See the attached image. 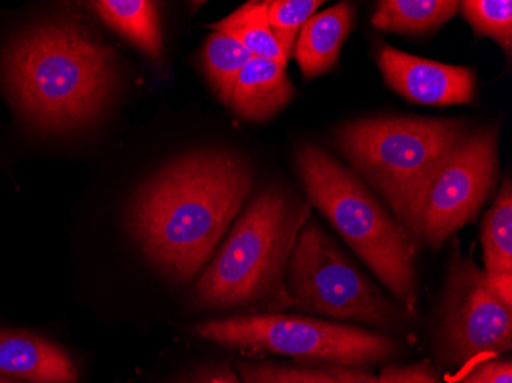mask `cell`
I'll return each mask as SVG.
<instances>
[{"label":"cell","instance_id":"cell-4","mask_svg":"<svg viewBox=\"0 0 512 383\" xmlns=\"http://www.w3.org/2000/svg\"><path fill=\"white\" fill-rule=\"evenodd\" d=\"M296 169L309 200L341 233L359 258L399 301L413 311L417 301L414 244L370 190L324 149L304 143Z\"/></svg>","mask_w":512,"mask_h":383},{"label":"cell","instance_id":"cell-8","mask_svg":"<svg viewBox=\"0 0 512 383\" xmlns=\"http://www.w3.org/2000/svg\"><path fill=\"white\" fill-rule=\"evenodd\" d=\"M497 140L493 126L468 131L442 158L402 221L414 236L439 249L476 218L496 183Z\"/></svg>","mask_w":512,"mask_h":383},{"label":"cell","instance_id":"cell-18","mask_svg":"<svg viewBox=\"0 0 512 383\" xmlns=\"http://www.w3.org/2000/svg\"><path fill=\"white\" fill-rule=\"evenodd\" d=\"M486 273H512V189L506 180L482 226Z\"/></svg>","mask_w":512,"mask_h":383},{"label":"cell","instance_id":"cell-1","mask_svg":"<svg viewBox=\"0 0 512 383\" xmlns=\"http://www.w3.org/2000/svg\"><path fill=\"white\" fill-rule=\"evenodd\" d=\"M250 187L249 164L237 155H183L140 187L129 207V229L161 272L191 281L214 255Z\"/></svg>","mask_w":512,"mask_h":383},{"label":"cell","instance_id":"cell-16","mask_svg":"<svg viewBox=\"0 0 512 383\" xmlns=\"http://www.w3.org/2000/svg\"><path fill=\"white\" fill-rule=\"evenodd\" d=\"M267 7L269 2H247L226 19L212 23V30L237 40L253 57L273 60L287 66L289 59L284 56L283 50L279 48L273 36Z\"/></svg>","mask_w":512,"mask_h":383},{"label":"cell","instance_id":"cell-29","mask_svg":"<svg viewBox=\"0 0 512 383\" xmlns=\"http://www.w3.org/2000/svg\"><path fill=\"white\" fill-rule=\"evenodd\" d=\"M0 383H22V382H17V380L5 379V377L0 376Z\"/></svg>","mask_w":512,"mask_h":383},{"label":"cell","instance_id":"cell-27","mask_svg":"<svg viewBox=\"0 0 512 383\" xmlns=\"http://www.w3.org/2000/svg\"><path fill=\"white\" fill-rule=\"evenodd\" d=\"M486 279L494 293L512 307V273H486Z\"/></svg>","mask_w":512,"mask_h":383},{"label":"cell","instance_id":"cell-20","mask_svg":"<svg viewBox=\"0 0 512 383\" xmlns=\"http://www.w3.org/2000/svg\"><path fill=\"white\" fill-rule=\"evenodd\" d=\"M324 2L319 0H272L267 7L270 28L283 50L284 56L290 59L295 50L296 37L310 17L315 16Z\"/></svg>","mask_w":512,"mask_h":383},{"label":"cell","instance_id":"cell-9","mask_svg":"<svg viewBox=\"0 0 512 383\" xmlns=\"http://www.w3.org/2000/svg\"><path fill=\"white\" fill-rule=\"evenodd\" d=\"M440 341L453 362L506 353L512 347V307L490 287L471 259L453 253Z\"/></svg>","mask_w":512,"mask_h":383},{"label":"cell","instance_id":"cell-15","mask_svg":"<svg viewBox=\"0 0 512 383\" xmlns=\"http://www.w3.org/2000/svg\"><path fill=\"white\" fill-rule=\"evenodd\" d=\"M94 7L109 27L131 40L152 60L160 59L161 30L157 4L145 0H100Z\"/></svg>","mask_w":512,"mask_h":383},{"label":"cell","instance_id":"cell-10","mask_svg":"<svg viewBox=\"0 0 512 383\" xmlns=\"http://www.w3.org/2000/svg\"><path fill=\"white\" fill-rule=\"evenodd\" d=\"M378 63L388 86L408 102L451 106L473 100L471 69L421 59L388 45L379 50Z\"/></svg>","mask_w":512,"mask_h":383},{"label":"cell","instance_id":"cell-6","mask_svg":"<svg viewBox=\"0 0 512 383\" xmlns=\"http://www.w3.org/2000/svg\"><path fill=\"white\" fill-rule=\"evenodd\" d=\"M194 333L223 347L284 354L335 367L376 364L398 351L396 342L384 334L278 313L207 321L195 325Z\"/></svg>","mask_w":512,"mask_h":383},{"label":"cell","instance_id":"cell-26","mask_svg":"<svg viewBox=\"0 0 512 383\" xmlns=\"http://www.w3.org/2000/svg\"><path fill=\"white\" fill-rule=\"evenodd\" d=\"M241 383H273L272 365L240 364Z\"/></svg>","mask_w":512,"mask_h":383},{"label":"cell","instance_id":"cell-2","mask_svg":"<svg viewBox=\"0 0 512 383\" xmlns=\"http://www.w3.org/2000/svg\"><path fill=\"white\" fill-rule=\"evenodd\" d=\"M2 80L28 122L43 131H73L108 108L117 65L108 46L82 25L43 23L8 45Z\"/></svg>","mask_w":512,"mask_h":383},{"label":"cell","instance_id":"cell-24","mask_svg":"<svg viewBox=\"0 0 512 383\" xmlns=\"http://www.w3.org/2000/svg\"><path fill=\"white\" fill-rule=\"evenodd\" d=\"M327 371L336 383H379V377L353 367H332Z\"/></svg>","mask_w":512,"mask_h":383},{"label":"cell","instance_id":"cell-21","mask_svg":"<svg viewBox=\"0 0 512 383\" xmlns=\"http://www.w3.org/2000/svg\"><path fill=\"white\" fill-rule=\"evenodd\" d=\"M379 383H439L433 368L424 364L411 367H388L382 371Z\"/></svg>","mask_w":512,"mask_h":383},{"label":"cell","instance_id":"cell-28","mask_svg":"<svg viewBox=\"0 0 512 383\" xmlns=\"http://www.w3.org/2000/svg\"><path fill=\"white\" fill-rule=\"evenodd\" d=\"M462 383H483L482 373H480V370H477L476 373L468 376Z\"/></svg>","mask_w":512,"mask_h":383},{"label":"cell","instance_id":"cell-5","mask_svg":"<svg viewBox=\"0 0 512 383\" xmlns=\"http://www.w3.org/2000/svg\"><path fill=\"white\" fill-rule=\"evenodd\" d=\"M468 131L451 118H364L341 126L335 145L402 223L431 172Z\"/></svg>","mask_w":512,"mask_h":383},{"label":"cell","instance_id":"cell-22","mask_svg":"<svg viewBox=\"0 0 512 383\" xmlns=\"http://www.w3.org/2000/svg\"><path fill=\"white\" fill-rule=\"evenodd\" d=\"M273 383H336L329 371L309 368L276 367L272 365Z\"/></svg>","mask_w":512,"mask_h":383},{"label":"cell","instance_id":"cell-17","mask_svg":"<svg viewBox=\"0 0 512 383\" xmlns=\"http://www.w3.org/2000/svg\"><path fill=\"white\" fill-rule=\"evenodd\" d=\"M252 59L243 45L226 34L212 33L207 37L203 48L204 73L224 105H230L238 76Z\"/></svg>","mask_w":512,"mask_h":383},{"label":"cell","instance_id":"cell-11","mask_svg":"<svg viewBox=\"0 0 512 383\" xmlns=\"http://www.w3.org/2000/svg\"><path fill=\"white\" fill-rule=\"evenodd\" d=\"M0 374L30 383L79 380V370L63 348L27 331L0 330Z\"/></svg>","mask_w":512,"mask_h":383},{"label":"cell","instance_id":"cell-13","mask_svg":"<svg viewBox=\"0 0 512 383\" xmlns=\"http://www.w3.org/2000/svg\"><path fill=\"white\" fill-rule=\"evenodd\" d=\"M295 97L286 66L253 57L235 83L230 106L240 117L263 122L281 111Z\"/></svg>","mask_w":512,"mask_h":383},{"label":"cell","instance_id":"cell-3","mask_svg":"<svg viewBox=\"0 0 512 383\" xmlns=\"http://www.w3.org/2000/svg\"><path fill=\"white\" fill-rule=\"evenodd\" d=\"M310 204L287 190H263L235 223L197 284L204 307H293L286 269Z\"/></svg>","mask_w":512,"mask_h":383},{"label":"cell","instance_id":"cell-7","mask_svg":"<svg viewBox=\"0 0 512 383\" xmlns=\"http://www.w3.org/2000/svg\"><path fill=\"white\" fill-rule=\"evenodd\" d=\"M293 307L342 321L390 328L401 313L321 227L306 224L287 264Z\"/></svg>","mask_w":512,"mask_h":383},{"label":"cell","instance_id":"cell-19","mask_svg":"<svg viewBox=\"0 0 512 383\" xmlns=\"http://www.w3.org/2000/svg\"><path fill=\"white\" fill-rule=\"evenodd\" d=\"M463 17L477 36H488L500 43L506 53L512 46L511 0H467L460 4Z\"/></svg>","mask_w":512,"mask_h":383},{"label":"cell","instance_id":"cell-25","mask_svg":"<svg viewBox=\"0 0 512 383\" xmlns=\"http://www.w3.org/2000/svg\"><path fill=\"white\" fill-rule=\"evenodd\" d=\"M483 383H512V364L506 362H490L480 368Z\"/></svg>","mask_w":512,"mask_h":383},{"label":"cell","instance_id":"cell-23","mask_svg":"<svg viewBox=\"0 0 512 383\" xmlns=\"http://www.w3.org/2000/svg\"><path fill=\"white\" fill-rule=\"evenodd\" d=\"M184 383H241V380L230 368L217 367L200 371Z\"/></svg>","mask_w":512,"mask_h":383},{"label":"cell","instance_id":"cell-12","mask_svg":"<svg viewBox=\"0 0 512 383\" xmlns=\"http://www.w3.org/2000/svg\"><path fill=\"white\" fill-rule=\"evenodd\" d=\"M355 23V7L341 2L307 20L296 40V62L307 80L327 73L338 62L345 39Z\"/></svg>","mask_w":512,"mask_h":383},{"label":"cell","instance_id":"cell-14","mask_svg":"<svg viewBox=\"0 0 512 383\" xmlns=\"http://www.w3.org/2000/svg\"><path fill=\"white\" fill-rule=\"evenodd\" d=\"M459 5L454 0H382L371 23L390 33L430 34L450 20Z\"/></svg>","mask_w":512,"mask_h":383}]
</instances>
